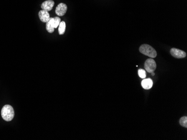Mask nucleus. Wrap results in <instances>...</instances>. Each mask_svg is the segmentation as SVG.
Returning <instances> with one entry per match:
<instances>
[{
    "label": "nucleus",
    "mask_w": 187,
    "mask_h": 140,
    "mask_svg": "<svg viewBox=\"0 0 187 140\" xmlns=\"http://www.w3.org/2000/svg\"><path fill=\"white\" fill-rule=\"evenodd\" d=\"M39 17L41 21L46 23L50 19V15L48 12L42 10L39 12Z\"/></svg>",
    "instance_id": "7"
},
{
    "label": "nucleus",
    "mask_w": 187,
    "mask_h": 140,
    "mask_svg": "<svg viewBox=\"0 0 187 140\" xmlns=\"http://www.w3.org/2000/svg\"><path fill=\"white\" fill-rule=\"evenodd\" d=\"M66 30V23L65 22L62 21L60 22L58 26V32L60 35H63Z\"/></svg>",
    "instance_id": "10"
},
{
    "label": "nucleus",
    "mask_w": 187,
    "mask_h": 140,
    "mask_svg": "<svg viewBox=\"0 0 187 140\" xmlns=\"http://www.w3.org/2000/svg\"><path fill=\"white\" fill-rule=\"evenodd\" d=\"M140 51L151 58H155L157 56V52L152 46L148 44H143L139 49Z\"/></svg>",
    "instance_id": "2"
},
{
    "label": "nucleus",
    "mask_w": 187,
    "mask_h": 140,
    "mask_svg": "<svg viewBox=\"0 0 187 140\" xmlns=\"http://www.w3.org/2000/svg\"><path fill=\"white\" fill-rule=\"evenodd\" d=\"M67 10V6L66 4L61 3L57 6L55 9V13L58 16H62L65 15Z\"/></svg>",
    "instance_id": "5"
},
{
    "label": "nucleus",
    "mask_w": 187,
    "mask_h": 140,
    "mask_svg": "<svg viewBox=\"0 0 187 140\" xmlns=\"http://www.w3.org/2000/svg\"><path fill=\"white\" fill-rule=\"evenodd\" d=\"M138 76L141 78L145 79V78L146 76L145 70H143L142 69H140L138 71Z\"/></svg>",
    "instance_id": "13"
},
{
    "label": "nucleus",
    "mask_w": 187,
    "mask_h": 140,
    "mask_svg": "<svg viewBox=\"0 0 187 140\" xmlns=\"http://www.w3.org/2000/svg\"><path fill=\"white\" fill-rule=\"evenodd\" d=\"M46 29L48 32L52 33L54 32V19L53 17H50V20L46 22Z\"/></svg>",
    "instance_id": "8"
},
{
    "label": "nucleus",
    "mask_w": 187,
    "mask_h": 140,
    "mask_svg": "<svg viewBox=\"0 0 187 140\" xmlns=\"http://www.w3.org/2000/svg\"><path fill=\"white\" fill-rule=\"evenodd\" d=\"M14 110L11 106L7 104L3 107L1 110V116L5 121H11L14 119Z\"/></svg>",
    "instance_id": "1"
},
{
    "label": "nucleus",
    "mask_w": 187,
    "mask_h": 140,
    "mask_svg": "<svg viewBox=\"0 0 187 140\" xmlns=\"http://www.w3.org/2000/svg\"><path fill=\"white\" fill-rule=\"evenodd\" d=\"M170 54L173 56L178 59L184 58L187 55L185 51L176 48L171 49L170 50Z\"/></svg>",
    "instance_id": "4"
},
{
    "label": "nucleus",
    "mask_w": 187,
    "mask_h": 140,
    "mask_svg": "<svg viewBox=\"0 0 187 140\" xmlns=\"http://www.w3.org/2000/svg\"><path fill=\"white\" fill-rule=\"evenodd\" d=\"M145 68L149 73L154 72L156 68V63L152 58L146 60L145 63Z\"/></svg>",
    "instance_id": "3"
},
{
    "label": "nucleus",
    "mask_w": 187,
    "mask_h": 140,
    "mask_svg": "<svg viewBox=\"0 0 187 140\" xmlns=\"http://www.w3.org/2000/svg\"><path fill=\"white\" fill-rule=\"evenodd\" d=\"M55 5V2L52 0H47L44 1V2L42 3L41 7L43 10L45 11H50L52 10L53 7Z\"/></svg>",
    "instance_id": "6"
},
{
    "label": "nucleus",
    "mask_w": 187,
    "mask_h": 140,
    "mask_svg": "<svg viewBox=\"0 0 187 140\" xmlns=\"http://www.w3.org/2000/svg\"><path fill=\"white\" fill-rule=\"evenodd\" d=\"M151 75L152 76H155L154 73V72H152V73H151Z\"/></svg>",
    "instance_id": "14"
},
{
    "label": "nucleus",
    "mask_w": 187,
    "mask_h": 140,
    "mask_svg": "<svg viewBox=\"0 0 187 140\" xmlns=\"http://www.w3.org/2000/svg\"><path fill=\"white\" fill-rule=\"evenodd\" d=\"M141 85L144 89H150L153 86V81L150 78L143 79V81L141 82Z\"/></svg>",
    "instance_id": "9"
},
{
    "label": "nucleus",
    "mask_w": 187,
    "mask_h": 140,
    "mask_svg": "<svg viewBox=\"0 0 187 140\" xmlns=\"http://www.w3.org/2000/svg\"><path fill=\"white\" fill-rule=\"evenodd\" d=\"M53 19H54V27H55V29H56L58 27V26L61 22V19L58 17H53Z\"/></svg>",
    "instance_id": "12"
},
{
    "label": "nucleus",
    "mask_w": 187,
    "mask_h": 140,
    "mask_svg": "<svg viewBox=\"0 0 187 140\" xmlns=\"http://www.w3.org/2000/svg\"><path fill=\"white\" fill-rule=\"evenodd\" d=\"M179 124H180L184 127H187V117L186 116H184L182 117L181 119L179 120Z\"/></svg>",
    "instance_id": "11"
}]
</instances>
